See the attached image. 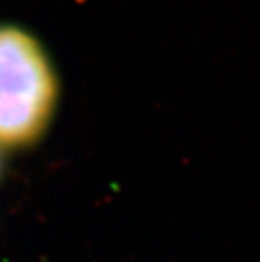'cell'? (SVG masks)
I'll use <instances>...</instances> for the list:
<instances>
[{
    "instance_id": "obj_1",
    "label": "cell",
    "mask_w": 260,
    "mask_h": 262,
    "mask_svg": "<svg viewBox=\"0 0 260 262\" xmlns=\"http://www.w3.org/2000/svg\"><path fill=\"white\" fill-rule=\"evenodd\" d=\"M56 102L58 78L46 48L26 27L0 22V146L34 144Z\"/></svg>"
}]
</instances>
